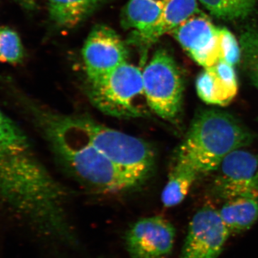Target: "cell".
Segmentation results:
<instances>
[{
	"label": "cell",
	"instance_id": "obj_13",
	"mask_svg": "<svg viewBox=\"0 0 258 258\" xmlns=\"http://www.w3.org/2000/svg\"><path fill=\"white\" fill-rule=\"evenodd\" d=\"M200 13L197 0H168L157 23L149 31L131 35L129 42L139 47L144 56L149 47L166 33H171L181 24Z\"/></svg>",
	"mask_w": 258,
	"mask_h": 258
},
{
	"label": "cell",
	"instance_id": "obj_7",
	"mask_svg": "<svg viewBox=\"0 0 258 258\" xmlns=\"http://www.w3.org/2000/svg\"><path fill=\"white\" fill-rule=\"evenodd\" d=\"M217 169L215 187L219 196L227 200H258V154L242 148L237 149L223 159Z\"/></svg>",
	"mask_w": 258,
	"mask_h": 258
},
{
	"label": "cell",
	"instance_id": "obj_16",
	"mask_svg": "<svg viewBox=\"0 0 258 258\" xmlns=\"http://www.w3.org/2000/svg\"><path fill=\"white\" fill-rule=\"evenodd\" d=\"M219 214L231 234L240 233L257 221L258 200L238 198L227 200Z\"/></svg>",
	"mask_w": 258,
	"mask_h": 258
},
{
	"label": "cell",
	"instance_id": "obj_11",
	"mask_svg": "<svg viewBox=\"0 0 258 258\" xmlns=\"http://www.w3.org/2000/svg\"><path fill=\"white\" fill-rule=\"evenodd\" d=\"M171 33L190 57L204 69L221 60L219 28L205 15H195Z\"/></svg>",
	"mask_w": 258,
	"mask_h": 258
},
{
	"label": "cell",
	"instance_id": "obj_22",
	"mask_svg": "<svg viewBox=\"0 0 258 258\" xmlns=\"http://www.w3.org/2000/svg\"><path fill=\"white\" fill-rule=\"evenodd\" d=\"M19 4L28 10L33 9L36 5V0H16Z\"/></svg>",
	"mask_w": 258,
	"mask_h": 258
},
{
	"label": "cell",
	"instance_id": "obj_19",
	"mask_svg": "<svg viewBox=\"0 0 258 258\" xmlns=\"http://www.w3.org/2000/svg\"><path fill=\"white\" fill-rule=\"evenodd\" d=\"M244 66L249 79L258 91V30H249L240 37Z\"/></svg>",
	"mask_w": 258,
	"mask_h": 258
},
{
	"label": "cell",
	"instance_id": "obj_2",
	"mask_svg": "<svg viewBox=\"0 0 258 258\" xmlns=\"http://www.w3.org/2000/svg\"><path fill=\"white\" fill-rule=\"evenodd\" d=\"M59 189L23 131L0 109V198L19 215L29 216L46 208Z\"/></svg>",
	"mask_w": 258,
	"mask_h": 258
},
{
	"label": "cell",
	"instance_id": "obj_3",
	"mask_svg": "<svg viewBox=\"0 0 258 258\" xmlns=\"http://www.w3.org/2000/svg\"><path fill=\"white\" fill-rule=\"evenodd\" d=\"M252 134L228 113L207 110L197 115L176 159L187 163L199 174L217 170L223 159L248 145Z\"/></svg>",
	"mask_w": 258,
	"mask_h": 258
},
{
	"label": "cell",
	"instance_id": "obj_18",
	"mask_svg": "<svg viewBox=\"0 0 258 258\" xmlns=\"http://www.w3.org/2000/svg\"><path fill=\"white\" fill-rule=\"evenodd\" d=\"M212 15L222 20L244 18L251 14L258 0H200Z\"/></svg>",
	"mask_w": 258,
	"mask_h": 258
},
{
	"label": "cell",
	"instance_id": "obj_14",
	"mask_svg": "<svg viewBox=\"0 0 258 258\" xmlns=\"http://www.w3.org/2000/svg\"><path fill=\"white\" fill-rule=\"evenodd\" d=\"M114 0H48L49 16L56 26L74 28Z\"/></svg>",
	"mask_w": 258,
	"mask_h": 258
},
{
	"label": "cell",
	"instance_id": "obj_8",
	"mask_svg": "<svg viewBox=\"0 0 258 258\" xmlns=\"http://www.w3.org/2000/svg\"><path fill=\"white\" fill-rule=\"evenodd\" d=\"M88 81H92L128 62L125 42L113 29L98 25L90 32L82 49Z\"/></svg>",
	"mask_w": 258,
	"mask_h": 258
},
{
	"label": "cell",
	"instance_id": "obj_4",
	"mask_svg": "<svg viewBox=\"0 0 258 258\" xmlns=\"http://www.w3.org/2000/svg\"><path fill=\"white\" fill-rule=\"evenodd\" d=\"M71 125L97 150L142 181L152 172L155 154L143 139L110 128L84 115H66Z\"/></svg>",
	"mask_w": 258,
	"mask_h": 258
},
{
	"label": "cell",
	"instance_id": "obj_12",
	"mask_svg": "<svg viewBox=\"0 0 258 258\" xmlns=\"http://www.w3.org/2000/svg\"><path fill=\"white\" fill-rule=\"evenodd\" d=\"M196 89L199 97L205 103L227 106L238 91L234 66L220 60L215 66L205 69L197 78Z\"/></svg>",
	"mask_w": 258,
	"mask_h": 258
},
{
	"label": "cell",
	"instance_id": "obj_15",
	"mask_svg": "<svg viewBox=\"0 0 258 258\" xmlns=\"http://www.w3.org/2000/svg\"><path fill=\"white\" fill-rule=\"evenodd\" d=\"M168 0H128L121 15L123 28L132 35L145 33L157 23Z\"/></svg>",
	"mask_w": 258,
	"mask_h": 258
},
{
	"label": "cell",
	"instance_id": "obj_6",
	"mask_svg": "<svg viewBox=\"0 0 258 258\" xmlns=\"http://www.w3.org/2000/svg\"><path fill=\"white\" fill-rule=\"evenodd\" d=\"M142 76L147 106L162 119H176L182 106L184 81L174 57L165 49H158Z\"/></svg>",
	"mask_w": 258,
	"mask_h": 258
},
{
	"label": "cell",
	"instance_id": "obj_10",
	"mask_svg": "<svg viewBox=\"0 0 258 258\" xmlns=\"http://www.w3.org/2000/svg\"><path fill=\"white\" fill-rule=\"evenodd\" d=\"M175 237V228L169 220L144 217L125 232V248L131 258H165L172 251Z\"/></svg>",
	"mask_w": 258,
	"mask_h": 258
},
{
	"label": "cell",
	"instance_id": "obj_20",
	"mask_svg": "<svg viewBox=\"0 0 258 258\" xmlns=\"http://www.w3.org/2000/svg\"><path fill=\"white\" fill-rule=\"evenodd\" d=\"M23 58L24 49L18 34L9 28H0V61L18 64Z\"/></svg>",
	"mask_w": 258,
	"mask_h": 258
},
{
	"label": "cell",
	"instance_id": "obj_21",
	"mask_svg": "<svg viewBox=\"0 0 258 258\" xmlns=\"http://www.w3.org/2000/svg\"><path fill=\"white\" fill-rule=\"evenodd\" d=\"M219 44L221 60L233 66L239 63L242 57L240 45L227 28H219Z\"/></svg>",
	"mask_w": 258,
	"mask_h": 258
},
{
	"label": "cell",
	"instance_id": "obj_9",
	"mask_svg": "<svg viewBox=\"0 0 258 258\" xmlns=\"http://www.w3.org/2000/svg\"><path fill=\"white\" fill-rule=\"evenodd\" d=\"M230 234L218 210L205 207L190 222L180 258H217Z\"/></svg>",
	"mask_w": 258,
	"mask_h": 258
},
{
	"label": "cell",
	"instance_id": "obj_1",
	"mask_svg": "<svg viewBox=\"0 0 258 258\" xmlns=\"http://www.w3.org/2000/svg\"><path fill=\"white\" fill-rule=\"evenodd\" d=\"M24 108L57 159L83 184L103 193H118L137 187L143 182L129 174L97 150L60 114L23 96Z\"/></svg>",
	"mask_w": 258,
	"mask_h": 258
},
{
	"label": "cell",
	"instance_id": "obj_17",
	"mask_svg": "<svg viewBox=\"0 0 258 258\" xmlns=\"http://www.w3.org/2000/svg\"><path fill=\"white\" fill-rule=\"evenodd\" d=\"M199 174L192 166L176 159L165 187L161 193V203L165 208H173L184 201Z\"/></svg>",
	"mask_w": 258,
	"mask_h": 258
},
{
	"label": "cell",
	"instance_id": "obj_5",
	"mask_svg": "<svg viewBox=\"0 0 258 258\" xmlns=\"http://www.w3.org/2000/svg\"><path fill=\"white\" fill-rule=\"evenodd\" d=\"M87 94L93 106L105 114L120 118L145 115L142 71L128 62L99 79L88 81Z\"/></svg>",
	"mask_w": 258,
	"mask_h": 258
}]
</instances>
